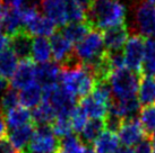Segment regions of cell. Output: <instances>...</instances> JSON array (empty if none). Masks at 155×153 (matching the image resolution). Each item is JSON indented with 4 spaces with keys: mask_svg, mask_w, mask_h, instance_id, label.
Instances as JSON below:
<instances>
[{
    "mask_svg": "<svg viewBox=\"0 0 155 153\" xmlns=\"http://www.w3.org/2000/svg\"><path fill=\"white\" fill-rule=\"evenodd\" d=\"M145 42L146 39L140 34L131 35L124 46V61L125 67L130 71L140 72L143 60L145 54Z\"/></svg>",
    "mask_w": 155,
    "mask_h": 153,
    "instance_id": "cell-8",
    "label": "cell"
},
{
    "mask_svg": "<svg viewBox=\"0 0 155 153\" xmlns=\"http://www.w3.org/2000/svg\"><path fill=\"white\" fill-rule=\"evenodd\" d=\"M5 120L7 124V127L14 130V128L32 123V114L25 107L17 106L12 111H9L8 113H6Z\"/></svg>",
    "mask_w": 155,
    "mask_h": 153,
    "instance_id": "cell-23",
    "label": "cell"
},
{
    "mask_svg": "<svg viewBox=\"0 0 155 153\" xmlns=\"http://www.w3.org/2000/svg\"><path fill=\"white\" fill-rule=\"evenodd\" d=\"M35 126L33 123L26 124L24 126L14 128L9 133V141L15 146V149L21 153L27 149L34 134Z\"/></svg>",
    "mask_w": 155,
    "mask_h": 153,
    "instance_id": "cell-16",
    "label": "cell"
},
{
    "mask_svg": "<svg viewBox=\"0 0 155 153\" xmlns=\"http://www.w3.org/2000/svg\"><path fill=\"white\" fill-rule=\"evenodd\" d=\"M52 56L57 64H61L64 68H73L79 65V61L75 55V48L73 43L59 33H54L50 39Z\"/></svg>",
    "mask_w": 155,
    "mask_h": 153,
    "instance_id": "cell-7",
    "label": "cell"
},
{
    "mask_svg": "<svg viewBox=\"0 0 155 153\" xmlns=\"http://www.w3.org/2000/svg\"><path fill=\"white\" fill-rule=\"evenodd\" d=\"M86 145L84 144L82 139L76 134L62 137L59 140L58 153H83Z\"/></svg>",
    "mask_w": 155,
    "mask_h": 153,
    "instance_id": "cell-30",
    "label": "cell"
},
{
    "mask_svg": "<svg viewBox=\"0 0 155 153\" xmlns=\"http://www.w3.org/2000/svg\"><path fill=\"white\" fill-rule=\"evenodd\" d=\"M0 153H19L12 144L9 139L4 137L0 140Z\"/></svg>",
    "mask_w": 155,
    "mask_h": 153,
    "instance_id": "cell-39",
    "label": "cell"
},
{
    "mask_svg": "<svg viewBox=\"0 0 155 153\" xmlns=\"http://www.w3.org/2000/svg\"><path fill=\"white\" fill-rule=\"evenodd\" d=\"M42 101H43V89L38 82L32 83L31 86L22 89L19 92V102L22 104L23 107L27 109L28 108L34 109Z\"/></svg>",
    "mask_w": 155,
    "mask_h": 153,
    "instance_id": "cell-20",
    "label": "cell"
},
{
    "mask_svg": "<svg viewBox=\"0 0 155 153\" xmlns=\"http://www.w3.org/2000/svg\"><path fill=\"white\" fill-rule=\"evenodd\" d=\"M32 61L39 64L50 62L52 56L51 44L47 37H35L32 42Z\"/></svg>",
    "mask_w": 155,
    "mask_h": 153,
    "instance_id": "cell-21",
    "label": "cell"
},
{
    "mask_svg": "<svg viewBox=\"0 0 155 153\" xmlns=\"http://www.w3.org/2000/svg\"><path fill=\"white\" fill-rule=\"evenodd\" d=\"M126 7L120 0H93L86 15L92 30H108L125 24Z\"/></svg>",
    "mask_w": 155,
    "mask_h": 153,
    "instance_id": "cell-1",
    "label": "cell"
},
{
    "mask_svg": "<svg viewBox=\"0 0 155 153\" xmlns=\"http://www.w3.org/2000/svg\"><path fill=\"white\" fill-rule=\"evenodd\" d=\"M36 67L31 59L22 60L18 64L16 72L12 78L13 89H24L36 82Z\"/></svg>",
    "mask_w": 155,
    "mask_h": 153,
    "instance_id": "cell-12",
    "label": "cell"
},
{
    "mask_svg": "<svg viewBox=\"0 0 155 153\" xmlns=\"http://www.w3.org/2000/svg\"><path fill=\"white\" fill-rule=\"evenodd\" d=\"M92 96L95 99H97L99 101L107 105L109 108V106L111 105L112 100H113L111 87L109 85V81H96L94 89L92 91Z\"/></svg>",
    "mask_w": 155,
    "mask_h": 153,
    "instance_id": "cell-31",
    "label": "cell"
},
{
    "mask_svg": "<svg viewBox=\"0 0 155 153\" xmlns=\"http://www.w3.org/2000/svg\"><path fill=\"white\" fill-rule=\"evenodd\" d=\"M79 107L87 117H91V119H104L108 114V106L95 99L92 95L82 98L79 101Z\"/></svg>",
    "mask_w": 155,
    "mask_h": 153,
    "instance_id": "cell-19",
    "label": "cell"
},
{
    "mask_svg": "<svg viewBox=\"0 0 155 153\" xmlns=\"http://www.w3.org/2000/svg\"><path fill=\"white\" fill-rule=\"evenodd\" d=\"M60 86L75 97L84 98L93 91L95 79L86 67L79 64L73 68H62L59 76Z\"/></svg>",
    "mask_w": 155,
    "mask_h": 153,
    "instance_id": "cell-2",
    "label": "cell"
},
{
    "mask_svg": "<svg viewBox=\"0 0 155 153\" xmlns=\"http://www.w3.org/2000/svg\"><path fill=\"white\" fill-rule=\"evenodd\" d=\"M6 134H7V124H6L5 117L0 113V140L4 139Z\"/></svg>",
    "mask_w": 155,
    "mask_h": 153,
    "instance_id": "cell-41",
    "label": "cell"
},
{
    "mask_svg": "<svg viewBox=\"0 0 155 153\" xmlns=\"http://www.w3.org/2000/svg\"><path fill=\"white\" fill-rule=\"evenodd\" d=\"M135 24L143 37L155 36V7L146 1H140L135 9Z\"/></svg>",
    "mask_w": 155,
    "mask_h": 153,
    "instance_id": "cell-9",
    "label": "cell"
},
{
    "mask_svg": "<svg viewBox=\"0 0 155 153\" xmlns=\"http://www.w3.org/2000/svg\"><path fill=\"white\" fill-rule=\"evenodd\" d=\"M140 72L144 76L155 78V41L147 38L145 42V54Z\"/></svg>",
    "mask_w": 155,
    "mask_h": 153,
    "instance_id": "cell-28",
    "label": "cell"
},
{
    "mask_svg": "<svg viewBox=\"0 0 155 153\" xmlns=\"http://www.w3.org/2000/svg\"><path fill=\"white\" fill-rule=\"evenodd\" d=\"M109 85L111 87L113 99L125 100L136 97L140 85V78L138 73L130 71L127 68L118 69L111 73Z\"/></svg>",
    "mask_w": 155,
    "mask_h": 153,
    "instance_id": "cell-4",
    "label": "cell"
},
{
    "mask_svg": "<svg viewBox=\"0 0 155 153\" xmlns=\"http://www.w3.org/2000/svg\"><path fill=\"white\" fill-rule=\"evenodd\" d=\"M153 153H155V140L153 141Z\"/></svg>",
    "mask_w": 155,
    "mask_h": 153,
    "instance_id": "cell-46",
    "label": "cell"
},
{
    "mask_svg": "<svg viewBox=\"0 0 155 153\" xmlns=\"http://www.w3.org/2000/svg\"><path fill=\"white\" fill-rule=\"evenodd\" d=\"M8 80L2 78V76H0V96H2L8 90Z\"/></svg>",
    "mask_w": 155,
    "mask_h": 153,
    "instance_id": "cell-42",
    "label": "cell"
},
{
    "mask_svg": "<svg viewBox=\"0 0 155 153\" xmlns=\"http://www.w3.org/2000/svg\"><path fill=\"white\" fill-rule=\"evenodd\" d=\"M135 153H153V140L151 136H145L134 150Z\"/></svg>",
    "mask_w": 155,
    "mask_h": 153,
    "instance_id": "cell-37",
    "label": "cell"
},
{
    "mask_svg": "<svg viewBox=\"0 0 155 153\" xmlns=\"http://www.w3.org/2000/svg\"><path fill=\"white\" fill-rule=\"evenodd\" d=\"M40 7L56 25L64 27L69 24L68 0H40Z\"/></svg>",
    "mask_w": 155,
    "mask_h": 153,
    "instance_id": "cell-10",
    "label": "cell"
},
{
    "mask_svg": "<svg viewBox=\"0 0 155 153\" xmlns=\"http://www.w3.org/2000/svg\"><path fill=\"white\" fill-rule=\"evenodd\" d=\"M83 153H95L94 149L93 148H91V146H88V145H86L85 146V149H84V152Z\"/></svg>",
    "mask_w": 155,
    "mask_h": 153,
    "instance_id": "cell-44",
    "label": "cell"
},
{
    "mask_svg": "<svg viewBox=\"0 0 155 153\" xmlns=\"http://www.w3.org/2000/svg\"><path fill=\"white\" fill-rule=\"evenodd\" d=\"M25 30L31 36L34 35L36 37H48V36H52L56 33L57 25L51 19L40 15L39 17L35 18L31 24L26 26Z\"/></svg>",
    "mask_w": 155,
    "mask_h": 153,
    "instance_id": "cell-18",
    "label": "cell"
},
{
    "mask_svg": "<svg viewBox=\"0 0 155 153\" xmlns=\"http://www.w3.org/2000/svg\"><path fill=\"white\" fill-rule=\"evenodd\" d=\"M91 30H92L91 26L86 21H83V23H69L62 27L60 33L70 43L77 44L90 33Z\"/></svg>",
    "mask_w": 155,
    "mask_h": 153,
    "instance_id": "cell-24",
    "label": "cell"
},
{
    "mask_svg": "<svg viewBox=\"0 0 155 153\" xmlns=\"http://www.w3.org/2000/svg\"><path fill=\"white\" fill-rule=\"evenodd\" d=\"M70 123L73 131L76 133H82L85 125L87 124V116L86 114L82 111V108L77 106L73 111V114L70 115Z\"/></svg>",
    "mask_w": 155,
    "mask_h": 153,
    "instance_id": "cell-35",
    "label": "cell"
},
{
    "mask_svg": "<svg viewBox=\"0 0 155 153\" xmlns=\"http://www.w3.org/2000/svg\"><path fill=\"white\" fill-rule=\"evenodd\" d=\"M43 89V100L48 101L56 111L57 117H67L70 118V115L76 108V97L64 89L60 85H53Z\"/></svg>",
    "mask_w": 155,
    "mask_h": 153,
    "instance_id": "cell-5",
    "label": "cell"
},
{
    "mask_svg": "<svg viewBox=\"0 0 155 153\" xmlns=\"http://www.w3.org/2000/svg\"><path fill=\"white\" fill-rule=\"evenodd\" d=\"M145 136H147L146 133L143 128L140 120L137 117L125 119L122 122L120 131L118 132L119 142H121L122 145L130 148L133 145H137Z\"/></svg>",
    "mask_w": 155,
    "mask_h": 153,
    "instance_id": "cell-11",
    "label": "cell"
},
{
    "mask_svg": "<svg viewBox=\"0 0 155 153\" xmlns=\"http://www.w3.org/2000/svg\"><path fill=\"white\" fill-rule=\"evenodd\" d=\"M18 102H19V94L17 92V90L12 88L0 97V108L5 113H8L9 111L18 106Z\"/></svg>",
    "mask_w": 155,
    "mask_h": 153,
    "instance_id": "cell-34",
    "label": "cell"
},
{
    "mask_svg": "<svg viewBox=\"0 0 155 153\" xmlns=\"http://www.w3.org/2000/svg\"><path fill=\"white\" fill-rule=\"evenodd\" d=\"M18 64V58L10 48L0 53V76L5 79H12L16 72Z\"/></svg>",
    "mask_w": 155,
    "mask_h": 153,
    "instance_id": "cell-25",
    "label": "cell"
},
{
    "mask_svg": "<svg viewBox=\"0 0 155 153\" xmlns=\"http://www.w3.org/2000/svg\"><path fill=\"white\" fill-rule=\"evenodd\" d=\"M114 153H135L134 152V150L130 148V146H126V145H121L119 146L117 151Z\"/></svg>",
    "mask_w": 155,
    "mask_h": 153,
    "instance_id": "cell-43",
    "label": "cell"
},
{
    "mask_svg": "<svg viewBox=\"0 0 155 153\" xmlns=\"http://www.w3.org/2000/svg\"><path fill=\"white\" fill-rule=\"evenodd\" d=\"M103 122H104V127H105V130L108 132H111L113 134H118V132L120 131L124 119L118 117V116H114V115L107 114V116L103 119Z\"/></svg>",
    "mask_w": 155,
    "mask_h": 153,
    "instance_id": "cell-36",
    "label": "cell"
},
{
    "mask_svg": "<svg viewBox=\"0 0 155 153\" xmlns=\"http://www.w3.org/2000/svg\"><path fill=\"white\" fill-rule=\"evenodd\" d=\"M9 45H10V36L0 30V53L7 50Z\"/></svg>",
    "mask_w": 155,
    "mask_h": 153,
    "instance_id": "cell-40",
    "label": "cell"
},
{
    "mask_svg": "<svg viewBox=\"0 0 155 153\" xmlns=\"http://www.w3.org/2000/svg\"><path fill=\"white\" fill-rule=\"evenodd\" d=\"M139 120L146 135H153L155 133V106L144 107L139 113Z\"/></svg>",
    "mask_w": 155,
    "mask_h": 153,
    "instance_id": "cell-32",
    "label": "cell"
},
{
    "mask_svg": "<svg viewBox=\"0 0 155 153\" xmlns=\"http://www.w3.org/2000/svg\"><path fill=\"white\" fill-rule=\"evenodd\" d=\"M138 100L144 107L154 106L155 104V78L144 76L138 89Z\"/></svg>",
    "mask_w": 155,
    "mask_h": 153,
    "instance_id": "cell-26",
    "label": "cell"
},
{
    "mask_svg": "<svg viewBox=\"0 0 155 153\" xmlns=\"http://www.w3.org/2000/svg\"><path fill=\"white\" fill-rule=\"evenodd\" d=\"M52 131L58 139H62L73 134V127L70 123V118L67 117H56L54 122L51 124Z\"/></svg>",
    "mask_w": 155,
    "mask_h": 153,
    "instance_id": "cell-33",
    "label": "cell"
},
{
    "mask_svg": "<svg viewBox=\"0 0 155 153\" xmlns=\"http://www.w3.org/2000/svg\"><path fill=\"white\" fill-rule=\"evenodd\" d=\"M104 128L105 127H104L103 119H91L87 122L84 130L81 133V139L86 144L94 143L95 140L103 133Z\"/></svg>",
    "mask_w": 155,
    "mask_h": 153,
    "instance_id": "cell-29",
    "label": "cell"
},
{
    "mask_svg": "<svg viewBox=\"0 0 155 153\" xmlns=\"http://www.w3.org/2000/svg\"><path fill=\"white\" fill-rule=\"evenodd\" d=\"M27 0H1V4L6 9H21L26 6Z\"/></svg>",
    "mask_w": 155,
    "mask_h": 153,
    "instance_id": "cell-38",
    "label": "cell"
},
{
    "mask_svg": "<svg viewBox=\"0 0 155 153\" xmlns=\"http://www.w3.org/2000/svg\"><path fill=\"white\" fill-rule=\"evenodd\" d=\"M129 38V30L126 24L114 26L104 30L103 41L108 52H120Z\"/></svg>",
    "mask_w": 155,
    "mask_h": 153,
    "instance_id": "cell-13",
    "label": "cell"
},
{
    "mask_svg": "<svg viewBox=\"0 0 155 153\" xmlns=\"http://www.w3.org/2000/svg\"><path fill=\"white\" fill-rule=\"evenodd\" d=\"M32 42L33 38L27 30H21L13 36H10V50L16 54L18 59H28L32 52Z\"/></svg>",
    "mask_w": 155,
    "mask_h": 153,
    "instance_id": "cell-14",
    "label": "cell"
},
{
    "mask_svg": "<svg viewBox=\"0 0 155 153\" xmlns=\"http://www.w3.org/2000/svg\"><path fill=\"white\" fill-rule=\"evenodd\" d=\"M144 1H146V2H148V4L153 5V6L155 5V0H144Z\"/></svg>",
    "mask_w": 155,
    "mask_h": 153,
    "instance_id": "cell-45",
    "label": "cell"
},
{
    "mask_svg": "<svg viewBox=\"0 0 155 153\" xmlns=\"http://www.w3.org/2000/svg\"><path fill=\"white\" fill-rule=\"evenodd\" d=\"M107 52L103 34L96 30H91L75 46V55L79 63L88 69L97 63L107 54Z\"/></svg>",
    "mask_w": 155,
    "mask_h": 153,
    "instance_id": "cell-3",
    "label": "cell"
},
{
    "mask_svg": "<svg viewBox=\"0 0 155 153\" xmlns=\"http://www.w3.org/2000/svg\"><path fill=\"white\" fill-rule=\"evenodd\" d=\"M60 72V69L56 62L40 64L36 67V82L42 88L58 85Z\"/></svg>",
    "mask_w": 155,
    "mask_h": 153,
    "instance_id": "cell-15",
    "label": "cell"
},
{
    "mask_svg": "<svg viewBox=\"0 0 155 153\" xmlns=\"http://www.w3.org/2000/svg\"><path fill=\"white\" fill-rule=\"evenodd\" d=\"M119 148V139L117 134L105 131L95 140V153H114Z\"/></svg>",
    "mask_w": 155,
    "mask_h": 153,
    "instance_id": "cell-27",
    "label": "cell"
},
{
    "mask_svg": "<svg viewBox=\"0 0 155 153\" xmlns=\"http://www.w3.org/2000/svg\"><path fill=\"white\" fill-rule=\"evenodd\" d=\"M32 114V123L34 126L39 125H51L57 117V114L53 107L48 101H42L38 107H35L31 111Z\"/></svg>",
    "mask_w": 155,
    "mask_h": 153,
    "instance_id": "cell-22",
    "label": "cell"
},
{
    "mask_svg": "<svg viewBox=\"0 0 155 153\" xmlns=\"http://www.w3.org/2000/svg\"><path fill=\"white\" fill-rule=\"evenodd\" d=\"M58 149L59 139L54 135L51 125H39L35 126L27 149L21 153H56Z\"/></svg>",
    "mask_w": 155,
    "mask_h": 153,
    "instance_id": "cell-6",
    "label": "cell"
},
{
    "mask_svg": "<svg viewBox=\"0 0 155 153\" xmlns=\"http://www.w3.org/2000/svg\"><path fill=\"white\" fill-rule=\"evenodd\" d=\"M0 30H4V33L8 36H13L21 30H24V24L21 16V10L19 9H6L1 19L0 24Z\"/></svg>",
    "mask_w": 155,
    "mask_h": 153,
    "instance_id": "cell-17",
    "label": "cell"
}]
</instances>
